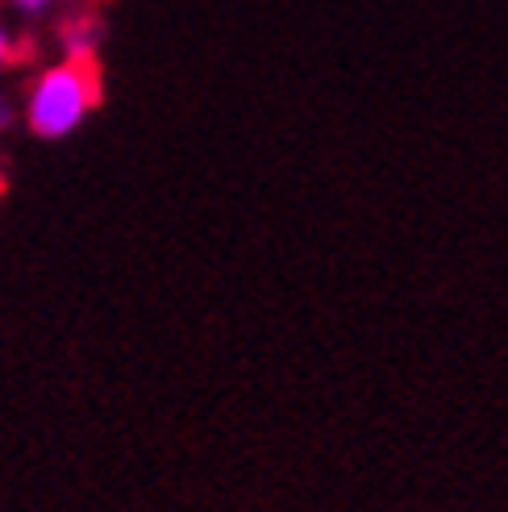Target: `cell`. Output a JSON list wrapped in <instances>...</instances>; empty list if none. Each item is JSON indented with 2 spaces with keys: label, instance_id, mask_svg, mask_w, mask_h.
I'll return each instance as SVG.
<instances>
[{
  "label": "cell",
  "instance_id": "obj_1",
  "mask_svg": "<svg viewBox=\"0 0 508 512\" xmlns=\"http://www.w3.org/2000/svg\"><path fill=\"white\" fill-rule=\"evenodd\" d=\"M100 100V67L88 46H75L71 55L50 67L34 96H30V130L42 138H63L75 130Z\"/></svg>",
  "mask_w": 508,
  "mask_h": 512
},
{
  "label": "cell",
  "instance_id": "obj_2",
  "mask_svg": "<svg viewBox=\"0 0 508 512\" xmlns=\"http://www.w3.org/2000/svg\"><path fill=\"white\" fill-rule=\"evenodd\" d=\"M17 5H21V9H42L46 0H17Z\"/></svg>",
  "mask_w": 508,
  "mask_h": 512
},
{
  "label": "cell",
  "instance_id": "obj_3",
  "mask_svg": "<svg viewBox=\"0 0 508 512\" xmlns=\"http://www.w3.org/2000/svg\"><path fill=\"white\" fill-rule=\"evenodd\" d=\"M5 55H9V42H5V34H0V63H5Z\"/></svg>",
  "mask_w": 508,
  "mask_h": 512
}]
</instances>
